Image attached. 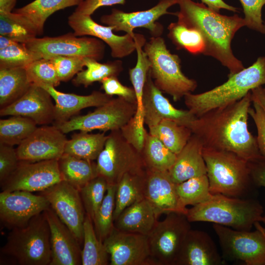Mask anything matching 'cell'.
<instances>
[{
	"mask_svg": "<svg viewBox=\"0 0 265 265\" xmlns=\"http://www.w3.org/2000/svg\"><path fill=\"white\" fill-rule=\"evenodd\" d=\"M96 160L98 175L108 185H117L126 174L147 170L141 154L124 139L120 130L111 131Z\"/></svg>",
	"mask_w": 265,
	"mask_h": 265,
	"instance_id": "obj_8",
	"label": "cell"
},
{
	"mask_svg": "<svg viewBox=\"0 0 265 265\" xmlns=\"http://www.w3.org/2000/svg\"><path fill=\"white\" fill-rule=\"evenodd\" d=\"M25 44L28 49L46 58L56 55L76 56L99 61L103 58L105 52L104 42L99 39L79 37L74 33L55 37H36Z\"/></svg>",
	"mask_w": 265,
	"mask_h": 265,
	"instance_id": "obj_12",
	"label": "cell"
},
{
	"mask_svg": "<svg viewBox=\"0 0 265 265\" xmlns=\"http://www.w3.org/2000/svg\"><path fill=\"white\" fill-rule=\"evenodd\" d=\"M58 160H20L16 169L0 184L1 191L41 192L63 181Z\"/></svg>",
	"mask_w": 265,
	"mask_h": 265,
	"instance_id": "obj_13",
	"label": "cell"
},
{
	"mask_svg": "<svg viewBox=\"0 0 265 265\" xmlns=\"http://www.w3.org/2000/svg\"><path fill=\"white\" fill-rule=\"evenodd\" d=\"M101 82L102 88L106 94L112 97L116 95L130 103L136 104V94L133 88L122 84L117 77L111 76L105 78Z\"/></svg>",
	"mask_w": 265,
	"mask_h": 265,
	"instance_id": "obj_49",
	"label": "cell"
},
{
	"mask_svg": "<svg viewBox=\"0 0 265 265\" xmlns=\"http://www.w3.org/2000/svg\"><path fill=\"white\" fill-rule=\"evenodd\" d=\"M91 218L86 214L83 224L82 265H107L109 255L103 241L98 237Z\"/></svg>",
	"mask_w": 265,
	"mask_h": 265,
	"instance_id": "obj_35",
	"label": "cell"
},
{
	"mask_svg": "<svg viewBox=\"0 0 265 265\" xmlns=\"http://www.w3.org/2000/svg\"><path fill=\"white\" fill-rule=\"evenodd\" d=\"M243 7L245 26L265 34V24L262 19V9L265 0H239Z\"/></svg>",
	"mask_w": 265,
	"mask_h": 265,
	"instance_id": "obj_47",
	"label": "cell"
},
{
	"mask_svg": "<svg viewBox=\"0 0 265 265\" xmlns=\"http://www.w3.org/2000/svg\"><path fill=\"white\" fill-rule=\"evenodd\" d=\"M48 92L32 84L26 92L10 105L0 109V116L18 115L29 118L37 125L54 121V105Z\"/></svg>",
	"mask_w": 265,
	"mask_h": 265,
	"instance_id": "obj_21",
	"label": "cell"
},
{
	"mask_svg": "<svg viewBox=\"0 0 265 265\" xmlns=\"http://www.w3.org/2000/svg\"><path fill=\"white\" fill-rule=\"evenodd\" d=\"M32 119L18 115L0 120V143L19 145L37 129Z\"/></svg>",
	"mask_w": 265,
	"mask_h": 265,
	"instance_id": "obj_39",
	"label": "cell"
},
{
	"mask_svg": "<svg viewBox=\"0 0 265 265\" xmlns=\"http://www.w3.org/2000/svg\"><path fill=\"white\" fill-rule=\"evenodd\" d=\"M43 58L41 54L29 50L24 43L19 42L0 50V68H25Z\"/></svg>",
	"mask_w": 265,
	"mask_h": 265,
	"instance_id": "obj_44",
	"label": "cell"
},
{
	"mask_svg": "<svg viewBox=\"0 0 265 265\" xmlns=\"http://www.w3.org/2000/svg\"><path fill=\"white\" fill-rule=\"evenodd\" d=\"M144 122L148 127L168 119L190 129L197 117L188 109L175 108L155 84L149 71L143 89L142 97Z\"/></svg>",
	"mask_w": 265,
	"mask_h": 265,
	"instance_id": "obj_20",
	"label": "cell"
},
{
	"mask_svg": "<svg viewBox=\"0 0 265 265\" xmlns=\"http://www.w3.org/2000/svg\"><path fill=\"white\" fill-rule=\"evenodd\" d=\"M103 243L110 265H153L146 235L114 228Z\"/></svg>",
	"mask_w": 265,
	"mask_h": 265,
	"instance_id": "obj_17",
	"label": "cell"
},
{
	"mask_svg": "<svg viewBox=\"0 0 265 265\" xmlns=\"http://www.w3.org/2000/svg\"><path fill=\"white\" fill-rule=\"evenodd\" d=\"M149 133L158 138L170 151L177 155L192 135L191 129L168 119L149 127Z\"/></svg>",
	"mask_w": 265,
	"mask_h": 265,
	"instance_id": "obj_34",
	"label": "cell"
},
{
	"mask_svg": "<svg viewBox=\"0 0 265 265\" xmlns=\"http://www.w3.org/2000/svg\"><path fill=\"white\" fill-rule=\"evenodd\" d=\"M45 212L51 233L50 265H81V245L75 235L50 206Z\"/></svg>",
	"mask_w": 265,
	"mask_h": 265,
	"instance_id": "obj_22",
	"label": "cell"
},
{
	"mask_svg": "<svg viewBox=\"0 0 265 265\" xmlns=\"http://www.w3.org/2000/svg\"><path fill=\"white\" fill-rule=\"evenodd\" d=\"M85 58L76 56L56 55L49 58L53 62L60 81L72 79L85 67Z\"/></svg>",
	"mask_w": 265,
	"mask_h": 265,
	"instance_id": "obj_46",
	"label": "cell"
},
{
	"mask_svg": "<svg viewBox=\"0 0 265 265\" xmlns=\"http://www.w3.org/2000/svg\"><path fill=\"white\" fill-rule=\"evenodd\" d=\"M136 111V104L118 97L112 98L91 112L74 116L67 121L54 123L53 125L64 134L74 131L99 130L105 132L117 131L130 121Z\"/></svg>",
	"mask_w": 265,
	"mask_h": 265,
	"instance_id": "obj_9",
	"label": "cell"
},
{
	"mask_svg": "<svg viewBox=\"0 0 265 265\" xmlns=\"http://www.w3.org/2000/svg\"><path fill=\"white\" fill-rule=\"evenodd\" d=\"M264 91H265V88H264Z\"/></svg>",
	"mask_w": 265,
	"mask_h": 265,
	"instance_id": "obj_59",
	"label": "cell"
},
{
	"mask_svg": "<svg viewBox=\"0 0 265 265\" xmlns=\"http://www.w3.org/2000/svg\"><path fill=\"white\" fill-rule=\"evenodd\" d=\"M84 0H35L14 12L20 14L30 20L36 26L38 35L43 32L47 19L60 10L79 5Z\"/></svg>",
	"mask_w": 265,
	"mask_h": 265,
	"instance_id": "obj_33",
	"label": "cell"
},
{
	"mask_svg": "<svg viewBox=\"0 0 265 265\" xmlns=\"http://www.w3.org/2000/svg\"><path fill=\"white\" fill-rule=\"evenodd\" d=\"M58 161L63 180L79 190L98 176L96 163L92 160L63 154Z\"/></svg>",
	"mask_w": 265,
	"mask_h": 265,
	"instance_id": "obj_29",
	"label": "cell"
},
{
	"mask_svg": "<svg viewBox=\"0 0 265 265\" xmlns=\"http://www.w3.org/2000/svg\"><path fill=\"white\" fill-rule=\"evenodd\" d=\"M202 2L211 9L219 12L221 9H224L233 12H238V8L229 5L223 0H201Z\"/></svg>",
	"mask_w": 265,
	"mask_h": 265,
	"instance_id": "obj_54",
	"label": "cell"
},
{
	"mask_svg": "<svg viewBox=\"0 0 265 265\" xmlns=\"http://www.w3.org/2000/svg\"><path fill=\"white\" fill-rule=\"evenodd\" d=\"M167 28V36L177 49H184L193 54H203L205 42L198 30L178 21L170 23Z\"/></svg>",
	"mask_w": 265,
	"mask_h": 265,
	"instance_id": "obj_41",
	"label": "cell"
},
{
	"mask_svg": "<svg viewBox=\"0 0 265 265\" xmlns=\"http://www.w3.org/2000/svg\"><path fill=\"white\" fill-rule=\"evenodd\" d=\"M252 100L257 101L265 111V92L262 86L251 91Z\"/></svg>",
	"mask_w": 265,
	"mask_h": 265,
	"instance_id": "obj_55",
	"label": "cell"
},
{
	"mask_svg": "<svg viewBox=\"0 0 265 265\" xmlns=\"http://www.w3.org/2000/svg\"><path fill=\"white\" fill-rule=\"evenodd\" d=\"M141 154L147 169L160 171H168L177 158L176 154L149 132Z\"/></svg>",
	"mask_w": 265,
	"mask_h": 265,
	"instance_id": "obj_36",
	"label": "cell"
},
{
	"mask_svg": "<svg viewBox=\"0 0 265 265\" xmlns=\"http://www.w3.org/2000/svg\"><path fill=\"white\" fill-rule=\"evenodd\" d=\"M203 148L200 138L192 134L185 146L177 155L174 163L168 171L175 184L207 175V167L203 156Z\"/></svg>",
	"mask_w": 265,
	"mask_h": 265,
	"instance_id": "obj_26",
	"label": "cell"
},
{
	"mask_svg": "<svg viewBox=\"0 0 265 265\" xmlns=\"http://www.w3.org/2000/svg\"><path fill=\"white\" fill-rule=\"evenodd\" d=\"M225 263L209 234L203 231L190 229L174 265H221Z\"/></svg>",
	"mask_w": 265,
	"mask_h": 265,
	"instance_id": "obj_24",
	"label": "cell"
},
{
	"mask_svg": "<svg viewBox=\"0 0 265 265\" xmlns=\"http://www.w3.org/2000/svg\"><path fill=\"white\" fill-rule=\"evenodd\" d=\"M108 184L98 175L79 190L86 213L93 220L106 193Z\"/></svg>",
	"mask_w": 265,
	"mask_h": 265,
	"instance_id": "obj_43",
	"label": "cell"
},
{
	"mask_svg": "<svg viewBox=\"0 0 265 265\" xmlns=\"http://www.w3.org/2000/svg\"><path fill=\"white\" fill-rule=\"evenodd\" d=\"M19 162L16 149L0 143V184L16 169Z\"/></svg>",
	"mask_w": 265,
	"mask_h": 265,
	"instance_id": "obj_48",
	"label": "cell"
},
{
	"mask_svg": "<svg viewBox=\"0 0 265 265\" xmlns=\"http://www.w3.org/2000/svg\"><path fill=\"white\" fill-rule=\"evenodd\" d=\"M50 205L43 195L23 190L1 191L0 193V220L7 229L26 226L35 215Z\"/></svg>",
	"mask_w": 265,
	"mask_h": 265,
	"instance_id": "obj_15",
	"label": "cell"
},
{
	"mask_svg": "<svg viewBox=\"0 0 265 265\" xmlns=\"http://www.w3.org/2000/svg\"><path fill=\"white\" fill-rule=\"evenodd\" d=\"M166 215L163 220L157 222L147 236L153 265H174L191 229L185 214L174 212Z\"/></svg>",
	"mask_w": 265,
	"mask_h": 265,
	"instance_id": "obj_10",
	"label": "cell"
},
{
	"mask_svg": "<svg viewBox=\"0 0 265 265\" xmlns=\"http://www.w3.org/2000/svg\"><path fill=\"white\" fill-rule=\"evenodd\" d=\"M263 213V207L257 200L214 194L209 200L187 209L186 215L190 222H209L250 231L261 221Z\"/></svg>",
	"mask_w": 265,
	"mask_h": 265,
	"instance_id": "obj_3",
	"label": "cell"
},
{
	"mask_svg": "<svg viewBox=\"0 0 265 265\" xmlns=\"http://www.w3.org/2000/svg\"><path fill=\"white\" fill-rule=\"evenodd\" d=\"M120 132L124 139L141 154L148 133L144 127H138L133 117Z\"/></svg>",
	"mask_w": 265,
	"mask_h": 265,
	"instance_id": "obj_50",
	"label": "cell"
},
{
	"mask_svg": "<svg viewBox=\"0 0 265 265\" xmlns=\"http://www.w3.org/2000/svg\"><path fill=\"white\" fill-rule=\"evenodd\" d=\"M69 26L77 36H89L99 39L110 48L113 58L125 57L135 50L133 37L126 33L119 36L113 33L114 27L99 24L91 15L74 11L68 18Z\"/></svg>",
	"mask_w": 265,
	"mask_h": 265,
	"instance_id": "obj_19",
	"label": "cell"
},
{
	"mask_svg": "<svg viewBox=\"0 0 265 265\" xmlns=\"http://www.w3.org/2000/svg\"><path fill=\"white\" fill-rule=\"evenodd\" d=\"M17 0H0V14L12 12Z\"/></svg>",
	"mask_w": 265,
	"mask_h": 265,
	"instance_id": "obj_56",
	"label": "cell"
},
{
	"mask_svg": "<svg viewBox=\"0 0 265 265\" xmlns=\"http://www.w3.org/2000/svg\"><path fill=\"white\" fill-rule=\"evenodd\" d=\"M180 10L174 13L178 22L198 30L205 42L203 54L212 56L229 70L228 77L244 68L234 55L231 42L236 33L245 26L243 18L235 14H220L204 3L192 0H177Z\"/></svg>",
	"mask_w": 265,
	"mask_h": 265,
	"instance_id": "obj_2",
	"label": "cell"
},
{
	"mask_svg": "<svg viewBox=\"0 0 265 265\" xmlns=\"http://www.w3.org/2000/svg\"><path fill=\"white\" fill-rule=\"evenodd\" d=\"M85 67L86 69L79 72L73 79L74 85L87 87L95 82H101L105 78L117 77L123 70L122 62L119 60L102 63L86 57Z\"/></svg>",
	"mask_w": 265,
	"mask_h": 265,
	"instance_id": "obj_38",
	"label": "cell"
},
{
	"mask_svg": "<svg viewBox=\"0 0 265 265\" xmlns=\"http://www.w3.org/2000/svg\"><path fill=\"white\" fill-rule=\"evenodd\" d=\"M176 191L182 207L193 206L209 200L212 196L207 175L195 177L176 184Z\"/></svg>",
	"mask_w": 265,
	"mask_h": 265,
	"instance_id": "obj_40",
	"label": "cell"
},
{
	"mask_svg": "<svg viewBox=\"0 0 265 265\" xmlns=\"http://www.w3.org/2000/svg\"><path fill=\"white\" fill-rule=\"evenodd\" d=\"M126 0H84L76 8L75 11L85 15H91L99 7L124 4Z\"/></svg>",
	"mask_w": 265,
	"mask_h": 265,
	"instance_id": "obj_52",
	"label": "cell"
},
{
	"mask_svg": "<svg viewBox=\"0 0 265 265\" xmlns=\"http://www.w3.org/2000/svg\"><path fill=\"white\" fill-rule=\"evenodd\" d=\"M49 202L59 219L69 228L81 245L86 212L80 190L65 181L39 192Z\"/></svg>",
	"mask_w": 265,
	"mask_h": 265,
	"instance_id": "obj_14",
	"label": "cell"
},
{
	"mask_svg": "<svg viewBox=\"0 0 265 265\" xmlns=\"http://www.w3.org/2000/svg\"><path fill=\"white\" fill-rule=\"evenodd\" d=\"M265 84V57H259L251 66L228 77L224 83L203 93L187 94L185 103L196 117L243 98L254 88Z\"/></svg>",
	"mask_w": 265,
	"mask_h": 265,
	"instance_id": "obj_4",
	"label": "cell"
},
{
	"mask_svg": "<svg viewBox=\"0 0 265 265\" xmlns=\"http://www.w3.org/2000/svg\"><path fill=\"white\" fill-rule=\"evenodd\" d=\"M31 84L25 67L0 68V109L21 98Z\"/></svg>",
	"mask_w": 265,
	"mask_h": 265,
	"instance_id": "obj_30",
	"label": "cell"
},
{
	"mask_svg": "<svg viewBox=\"0 0 265 265\" xmlns=\"http://www.w3.org/2000/svg\"><path fill=\"white\" fill-rule=\"evenodd\" d=\"M108 135L105 132L90 133L80 131L67 140L64 154L89 160L97 159L103 149Z\"/></svg>",
	"mask_w": 265,
	"mask_h": 265,
	"instance_id": "obj_31",
	"label": "cell"
},
{
	"mask_svg": "<svg viewBox=\"0 0 265 265\" xmlns=\"http://www.w3.org/2000/svg\"><path fill=\"white\" fill-rule=\"evenodd\" d=\"M251 102L250 91L236 103L207 112L192 122V133L200 138L204 147L232 152L248 162L264 159L256 137L248 130Z\"/></svg>",
	"mask_w": 265,
	"mask_h": 265,
	"instance_id": "obj_1",
	"label": "cell"
},
{
	"mask_svg": "<svg viewBox=\"0 0 265 265\" xmlns=\"http://www.w3.org/2000/svg\"><path fill=\"white\" fill-rule=\"evenodd\" d=\"M158 217L149 202L143 198L126 208L114 223V228L126 232L148 236Z\"/></svg>",
	"mask_w": 265,
	"mask_h": 265,
	"instance_id": "obj_27",
	"label": "cell"
},
{
	"mask_svg": "<svg viewBox=\"0 0 265 265\" xmlns=\"http://www.w3.org/2000/svg\"><path fill=\"white\" fill-rule=\"evenodd\" d=\"M254 231L237 230L217 224L212 228L218 238L224 259L247 265H265V234L256 222Z\"/></svg>",
	"mask_w": 265,
	"mask_h": 265,
	"instance_id": "obj_11",
	"label": "cell"
},
{
	"mask_svg": "<svg viewBox=\"0 0 265 265\" xmlns=\"http://www.w3.org/2000/svg\"><path fill=\"white\" fill-rule=\"evenodd\" d=\"M143 50L150 62L151 77L160 90L177 102L195 90L196 81L184 75L179 56L170 53L163 38L152 36L146 42Z\"/></svg>",
	"mask_w": 265,
	"mask_h": 265,
	"instance_id": "obj_7",
	"label": "cell"
},
{
	"mask_svg": "<svg viewBox=\"0 0 265 265\" xmlns=\"http://www.w3.org/2000/svg\"><path fill=\"white\" fill-rule=\"evenodd\" d=\"M19 43L13 39L4 35H0V50L9 47Z\"/></svg>",
	"mask_w": 265,
	"mask_h": 265,
	"instance_id": "obj_57",
	"label": "cell"
},
{
	"mask_svg": "<svg viewBox=\"0 0 265 265\" xmlns=\"http://www.w3.org/2000/svg\"><path fill=\"white\" fill-rule=\"evenodd\" d=\"M67 140L65 134L54 125L37 128L18 145V158L28 162L58 159L64 154Z\"/></svg>",
	"mask_w": 265,
	"mask_h": 265,
	"instance_id": "obj_18",
	"label": "cell"
},
{
	"mask_svg": "<svg viewBox=\"0 0 265 265\" xmlns=\"http://www.w3.org/2000/svg\"><path fill=\"white\" fill-rule=\"evenodd\" d=\"M117 185H108L105 198L93 220L98 238L103 241L114 228L113 214Z\"/></svg>",
	"mask_w": 265,
	"mask_h": 265,
	"instance_id": "obj_42",
	"label": "cell"
},
{
	"mask_svg": "<svg viewBox=\"0 0 265 265\" xmlns=\"http://www.w3.org/2000/svg\"><path fill=\"white\" fill-rule=\"evenodd\" d=\"M203 156L212 194L239 197L247 192L252 182L247 161L230 151L204 147Z\"/></svg>",
	"mask_w": 265,
	"mask_h": 265,
	"instance_id": "obj_6",
	"label": "cell"
},
{
	"mask_svg": "<svg viewBox=\"0 0 265 265\" xmlns=\"http://www.w3.org/2000/svg\"><path fill=\"white\" fill-rule=\"evenodd\" d=\"M177 4V0H159L153 7L143 11L125 12L116 8L111 13L103 15L100 21L103 24L114 27V31H124L133 37L135 28L148 29L153 37L160 36L163 27L157 21L162 16L173 14L167 11L171 6Z\"/></svg>",
	"mask_w": 265,
	"mask_h": 265,
	"instance_id": "obj_16",
	"label": "cell"
},
{
	"mask_svg": "<svg viewBox=\"0 0 265 265\" xmlns=\"http://www.w3.org/2000/svg\"><path fill=\"white\" fill-rule=\"evenodd\" d=\"M261 222H263L265 226V213L262 216ZM264 230L265 234V228H264Z\"/></svg>",
	"mask_w": 265,
	"mask_h": 265,
	"instance_id": "obj_58",
	"label": "cell"
},
{
	"mask_svg": "<svg viewBox=\"0 0 265 265\" xmlns=\"http://www.w3.org/2000/svg\"><path fill=\"white\" fill-rule=\"evenodd\" d=\"M145 198L153 207L158 218L162 214L186 211L181 206L176 191V184L171 179L168 171L147 169Z\"/></svg>",
	"mask_w": 265,
	"mask_h": 265,
	"instance_id": "obj_23",
	"label": "cell"
},
{
	"mask_svg": "<svg viewBox=\"0 0 265 265\" xmlns=\"http://www.w3.org/2000/svg\"><path fill=\"white\" fill-rule=\"evenodd\" d=\"M0 35L26 43L38 35L35 25L24 16L13 12L0 14Z\"/></svg>",
	"mask_w": 265,
	"mask_h": 265,
	"instance_id": "obj_37",
	"label": "cell"
},
{
	"mask_svg": "<svg viewBox=\"0 0 265 265\" xmlns=\"http://www.w3.org/2000/svg\"><path fill=\"white\" fill-rule=\"evenodd\" d=\"M252 182L258 186L265 187V160L248 162Z\"/></svg>",
	"mask_w": 265,
	"mask_h": 265,
	"instance_id": "obj_53",
	"label": "cell"
},
{
	"mask_svg": "<svg viewBox=\"0 0 265 265\" xmlns=\"http://www.w3.org/2000/svg\"><path fill=\"white\" fill-rule=\"evenodd\" d=\"M50 227L45 211L26 226L11 230L0 255L19 265H50L52 260Z\"/></svg>",
	"mask_w": 265,
	"mask_h": 265,
	"instance_id": "obj_5",
	"label": "cell"
},
{
	"mask_svg": "<svg viewBox=\"0 0 265 265\" xmlns=\"http://www.w3.org/2000/svg\"><path fill=\"white\" fill-rule=\"evenodd\" d=\"M133 39L137 53V61L135 66L129 69V75L136 98V111L133 118L136 125L143 128L144 127V122L142 97L144 85L150 68V62L143 50V47L146 42L144 35L135 33Z\"/></svg>",
	"mask_w": 265,
	"mask_h": 265,
	"instance_id": "obj_28",
	"label": "cell"
},
{
	"mask_svg": "<svg viewBox=\"0 0 265 265\" xmlns=\"http://www.w3.org/2000/svg\"><path fill=\"white\" fill-rule=\"evenodd\" d=\"M25 68L28 80L32 84H44L56 87L61 82L50 58H43L35 60Z\"/></svg>",
	"mask_w": 265,
	"mask_h": 265,
	"instance_id": "obj_45",
	"label": "cell"
},
{
	"mask_svg": "<svg viewBox=\"0 0 265 265\" xmlns=\"http://www.w3.org/2000/svg\"><path fill=\"white\" fill-rule=\"evenodd\" d=\"M146 174V171L142 174L127 173L118 183L113 214L114 221L126 208L145 198Z\"/></svg>",
	"mask_w": 265,
	"mask_h": 265,
	"instance_id": "obj_32",
	"label": "cell"
},
{
	"mask_svg": "<svg viewBox=\"0 0 265 265\" xmlns=\"http://www.w3.org/2000/svg\"><path fill=\"white\" fill-rule=\"evenodd\" d=\"M37 85L47 90L54 101V123L67 121L84 108L99 107L113 98L105 93L97 91L88 95H79L59 91L55 87L47 84Z\"/></svg>",
	"mask_w": 265,
	"mask_h": 265,
	"instance_id": "obj_25",
	"label": "cell"
},
{
	"mask_svg": "<svg viewBox=\"0 0 265 265\" xmlns=\"http://www.w3.org/2000/svg\"><path fill=\"white\" fill-rule=\"evenodd\" d=\"M252 102L253 108H249L248 113L256 126L258 147L261 155L265 160V111L257 101L252 100Z\"/></svg>",
	"mask_w": 265,
	"mask_h": 265,
	"instance_id": "obj_51",
	"label": "cell"
}]
</instances>
